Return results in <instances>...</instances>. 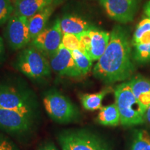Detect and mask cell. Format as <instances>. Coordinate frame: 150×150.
<instances>
[{"label": "cell", "mask_w": 150, "mask_h": 150, "mask_svg": "<svg viewBox=\"0 0 150 150\" xmlns=\"http://www.w3.org/2000/svg\"><path fill=\"white\" fill-rule=\"evenodd\" d=\"M61 45L70 51L79 50V39L78 35L72 33H63Z\"/></svg>", "instance_id": "24"}, {"label": "cell", "mask_w": 150, "mask_h": 150, "mask_svg": "<svg viewBox=\"0 0 150 150\" xmlns=\"http://www.w3.org/2000/svg\"><path fill=\"white\" fill-rule=\"evenodd\" d=\"M145 122L150 127V106L146 110L145 114Z\"/></svg>", "instance_id": "28"}, {"label": "cell", "mask_w": 150, "mask_h": 150, "mask_svg": "<svg viewBox=\"0 0 150 150\" xmlns=\"http://www.w3.org/2000/svg\"><path fill=\"white\" fill-rule=\"evenodd\" d=\"M63 35L60 19L56 18L54 22L35 37L29 45L40 52L49 59L57 52L61 46Z\"/></svg>", "instance_id": "9"}, {"label": "cell", "mask_w": 150, "mask_h": 150, "mask_svg": "<svg viewBox=\"0 0 150 150\" xmlns=\"http://www.w3.org/2000/svg\"><path fill=\"white\" fill-rule=\"evenodd\" d=\"M13 67L35 83L47 81L52 76L49 59L30 45L20 50L14 60Z\"/></svg>", "instance_id": "3"}, {"label": "cell", "mask_w": 150, "mask_h": 150, "mask_svg": "<svg viewBox=\"0 0 150 150\" xmlns=\"http://www.w3.org/2000/svg\"><path fill=\"white\" fill-rule=\"evenodd\" d=\"M42 102L47 114L56 123L67 125L80 120L81 112L78 106L55 88L43 93Z\"/></svg>", "instance_id": "4"}, {"label": "cell", "mask_w": 150, "mask_h": 150, "mask_svg": "<svg viewBox=\"0 0 150 150\" xmlns=\"http://www.w3.org/2000/svg\"><path fill=\"white\" fill-rule=\"evenodd\" d=\"M128 83L137 100L144 108L150 106V81L143 76H136Z\"/></svg>", "instance_id": "16"}, {"label": "cell", "mask_w": 150, "mask_h": 150, "mask_svg": "<svg viewBox=\"0 0 150 150\" xmlns=\"http://www.w3.org/2000/svg\"><path fill=\"white\" fill-rule=\"evenodd\" d=\"M63 0H14V13L29 18L52 4H61Z\"/></svg>", "instance_id": "14"}, {"label": "cell", "mask_w": 150, "mask_h": 150, "mask_svg": "<svg viewBox=\"0 0 150 150\" xmlns=\"http://www.w3.org/2000/svg\"><path fill=\"white\" fill-rule=\"evenodd\" d=\"M144 12L146 16L150 18V0L146 3L145 7H144Z\"/></svg>", "instance_id": "29"}, {"label": "cell", "mask_w": 150, "mask_h": 150, "mask_svg": "<svg viewBox=\"0 0 150 150\" xmlns=\"http://www.w3.org/2000/svg\"><path fill=\"white\" fill-rule=\"evenodd\" d=\"M57 140L62 150H112L106 140L87 129L61 131Z\"/></svg>", "instance_id": "6"}, {"label": "cell", "mask_w": 150, "mask_h": 150, "mask_svg": "<svg viewBox=\"0 0 150 150\" xmlns=\"http://www.w3.org/2000/svg\"><path fill=\"white\" fill-rule=\"evenodd\" d=\"M38 125L20 112L0 109V130L13 136L26 138L33 134Z\"/></svg>", "instance_id": "7"}, {"label": "cell", "mask_w": 150, "mask_h": 150, "mask_svg": "<svg viewBox=\"0 0 150 150\" xmlns=\"http://www.w3.org/2000/svg\"><path fill=\"white\" fill-rule=\"evenodd\" d=\"M52 72L58 75L70 78L82 76L76 67L72 51L61 45L59 50L49 59Z\"/></svg>", "instance_id": "11"}, {"label": "cell", "mask_w": 150, "mask_h": 150, "mask_svg": "<svg viewBox=\"0 0 150 150\" xmlns=\"http://www.w3.org/2000/svg\"><path fill=\"white\" fill-rule=\"evenodd\" d=\"M133 60L128 31L117 24L110 31L107 47L93 67L94 76L106 84L124 81L134 72Z\"/></svg>", "instance_id": "1"}, {"label": "cell", "mask_w": 150, "mask_h": 150, "mask_svg": "<svg viewBox=\"0 0 150 150\" xmlns=\"http://www.w3.org/2000/svg\"><path fill=\"white\" fill-rule=\"evenodd\" d=\"M36 150H59L56 145L51 142H47L40 146Z\"/></svg>", "instance_id": "26"}, {"label": "cell", "mask_w": 150, "mask_h": 150, "mask_svg": "<svg viewBox=\"0 0 150 150\" xmlns=\"http://www.w3.org/2000/svg\"><path fill=\"white\" fill-rule=\"evenodd\" d=\"M90 45L86 55L93 61H97L104 53L110 40V33L97 27L88 30Z\"/></svg>", "instance_id": "13"}, {"label": "cell", "mask_w": 150, "mask_h": 150, "mask_svg": "<svg viewBox=\"0 0 150 150\" xmlns=\"http://www.w3.org/2000/svg\"><path fill=\"white\" fill-rule=\"evenodd\" d=\"M110 91V88H106L95 93L80 94L79 98L84 109L90 111L100 109L103 99Z\"/></svg>", "instance_id": "18"}, {"label": "cell", "mask_w": 150, "mask_h": 150, "mask_svg": "<svg viewBox=\"0 0 150 150\" xmlns=\"http://www.w3.org/2000/svg\"><path fill=\"white\" fill-rule=\"evenodd\" d=\"M134 60L139 63H147L150 61V43L149 44L137 45L134 46L133 52Z\"/></svg>", "instance_id": "23"}, {"label": "cell", "mask_w": 150, "mask_h": 150, "mask_svg": "<svg viewBox=\"0 0 150 150\" xmlns=\"http://www.w3.org/2000/svg\"><path fill=\"white\" fill-rule=\"evenodd\" d=\"M150 43V18H144L142 20L135 30L133 35L131 45H137L141 44H149Z\"/></svg>", "instance_id": "19"}, {"label": "cell", "mask_w": 150, "mask_h": 150, "mask_svg": "<svg viewBox=\"0 0 150 150\" xmlns=\"http://www.w3.org/2000/svg\"><path fill=\"white\" fill-rule=\"evenodd\" d=\"M5 39L12 50H21L31 42L28 18L16 13L9 19L5 29Z\"/></svg>", "instance_id": "8"}, {"label": "cell", "mask_w": 150, "mask_h": 150, "mask_svg": "<svg viewBox=\"0 0 150 150\" xmlns=\"http://www.w3.org/2000/svg\"><path fill=\"white\" fill-rule=\"evenodd\" d=\"M114 95L122 125L131 127L145 122L147 109L137 100L128 81L118 84L114 90Z\"/></svg>", "instance_id": "5"}, {"label": "cell", "mask_w": 150, "mask_h": 150, "mask_svg": "<svg viewBox=\"0 0 150 150\" xmlns=\"http://www.w3.org/2000/svg\"><path fill=\"white\" fill-rule=\"evenodd\" d=\"M0 109L20 112L40 122V105L34 91L23 79H0Z\"/></svg>", "instance_id": "2"}, {"label": "cell", "mask_w": 150, "mask_h": 150, "mask_svg": "<svg viewBox=\"0 0 150 150\" xmlns=\"http://www.w3.org/2000/svg\"><path fill=\"white\" fill-rule=\"evenodd\" d=\"M99 3L110 18L127 24L134 20L139 0H99Z\"/></svg>", "instance_id": "10"}, {"label": "cell", "mask_w": 150, "mask_h": 150, "mask_svg": "<svg viewBox=\"0 0 150 150\" xmlns=\"http://www.w3.org/2000/svg\"><path fill=\"white\" fill-rule=\"evenodd\" d=\"M6 56V50L3 39L0 37V63L4 61Z\"/></svg>", "instance_id": "27"}, {"label": "cell", "mask_w": 150, "mask_h": 150, "mask_svg": "<svg viewBox=\"0 0 150 150\" xmlns=\"http://www.w3.org/2000/svg\"><path fill=\"white\" fill-rule=\"evenodd\" d=\"M97 122L104 126H117L120 123V115L115 103L102 106L97 115Z\"/></svg>", "instance_id": "17"}, {"label": "cell", "mask_w": 150, "mask_h": 150, "mask_svg": "<svg viewBox=\"0 0 150 150\" xmlns=\"http://www.w3.org/2000/svg\"><path fill=\"white\" fill-rule=\"evenodd\" d=\"M0 150H20V149L8 136L0 134Z\"/></svg>", "instance_id": "25"}, {"label": "cell", "mask_w": 150, "mask_h": 150, "mask_svg": "<svg viewBox=\"0 0 150 150\" xmlns=\"http://www.w3.org/2000/svg\"><path fill=\"white\" fill-rule=\"evenodd\" d=\"M131 150H150V135L147 130L140 129L134 133Z\"/></svg>", "instance_id": "21"}, {"label": "cell", "mask_w": 150, "mask_h": 150, "mask_svg": "<svg viewBox=\"0 0 150 150\" xmlns=\"http://www.w3.org/2000/svg\"><path fill=\"white\" fill-rule=\"evenodd\" d=\"M14 4L12 0H0V26L6 24L14 13Z\"/></svg>", "instance_id": "22"}, {"label": "cell", "mask_w": 150, "mask_h": 150, "mask_svg": "<svg viewBox=\"0 0 150 150\" xmlns=\"http://www.w3.org/2000/svg\"><path fill=\"white\" fill-rule=\"evenodd\" d=\"M75 64L82 76L86 75L91 71L93 65V61L88 56L84 54L80 50H74L72 51Z\"/></svg>", "instance_id": "20"}, {"label": "cell", "mask_w": 150, "mask_h": 150, "mask_svg": "<svg viewBox=\"0 0 150 150\" xmlns=\"http://www.w3.org/2000/svg\"><path fill=\"white\" fill-rule=\"evenodd\" d=\"M58 4H52L28 18L30 36L31 40L47 27L48 22Z\"/></svg>", "instance_id": "15"}, {"label": "cell", "mask_w": 150, "mask_h": 150, "mask_svg": "<svg viewBox=\"0 0 150 150\" xmlns=\"http://www.w3.org/2000/svg\"><path fill=\"white\" fill-rule=\"evenodd\" d=\"M59 19L63 33L78 35L95 27L87 17L79 13H66Z\"/></svg>", "instance_id": "12"}]
</instances>
